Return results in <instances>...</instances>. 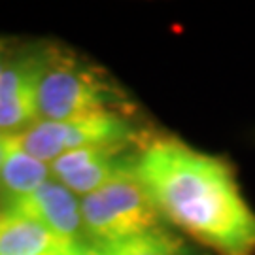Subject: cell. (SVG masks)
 <instances>
[{"mask_svg":"<svg viewBox=\"0 0 255 255\" xmlns=\"http://www.w3.org/2000/svg\"><path fill=\"white\" fill-rule=\"evenodd\" d=\"M44 72V51L25 53L8 61L0 78V130L21 134L38 116V89Z\"/></svg>","mask_w":255,"mask_h":255,"instance_id":"5","label":"cell"},{"mask_svg":"<svg viewBox=\"0 0 255 255\" xmlns=\"http://www.w3.org/2000/svg\"><path fill=\"white\" fill-rule=\"evenodd\" d=\"M130 142L97 144L72 149L49 163L51 178L66 185L78 197L101 189L116 174L132 161L134 155H125Z\"/></svg>","mask_w":255,"mask_h":255,"instance_id":"6","label":"cell"},{"mask_svg":"<svg viewBox=\"0 0 255 255\" xmlns=\"http://www.w3.org/2000/svg\"><path fill=\"white\" fill-rule=\"evenodd\" d=\"M99 248L106 255H195L183 238L163 227Z\"/></svg>","mask_w":255,"mask_h":255,"instance_id":"10","label":"cell"},{"mask_svg":"<svg viewBox=\"0 0 255 255\" xmlns=\"http://www.w3.org/2000/svg\"><path fill=\"white\" fill-rule=\"evenodd\" d=\"M19 147L44 163H53L72 149L97 144L130 142L132 130L127 119L116 112L95 114L68 121L40 119L25 132L15 134Z\"/></svg>","mask_w":255,"mask_h":255,"instance_id":"4","label":"cell"},{"mask_svg":"<svg viewBox=\"0 0 255 255\" xmlns=\"http://www.w3.org/2000/svg\"><path fill=\"white\" fill-rule=\"evenodd\" d=\"M8 136H9V134H6L4 130H0V144H2V142H6V140H8Z\"/></svg>","mask_w":255,"mask_h":255,"instance_id":"14","label":"cell"},{"mask_svg":"<svg viewBox=\"0 0 255 255\" xmlns=\"http://www.w3.org/2000/svg\"><path fill=\"white\" fill-rule=\"evenodd\" d=\"M136 174L159 214L218 255H255V212L233 166L178 138H155Z\"/></svg>","mask_w":255,"mask_h":255,"instance_id":"1","label":"cell"},{"mask_svg":"<svg viewBox=\"0 0 255 255\" xmlns=\"http://www.w3.org/2000/svg\"><path fill=\"white\" fill-rule=\"evenodd\" d=\"M83 231L104 246L163 227L161 214L136 174V155L101 189L80 197Z\"/></svg>","mask_w":255,"mask_h":255,"instance_id":"3","label":"cell"},{"mask_svg":"<svg viewBox=\"0 0 255 255\" xmlns=\"http://www.w3.org/2000/svg\"><path fill=\"white\" fill-rule=\"evenodd\" d=\"M68 255H106L99 246L91 242H78L68 250Z\"/></svg>","mask_w":255,"mask_h":255,"instance_id":"11","label":"cell"},{"mask_svg":"<svg viewBox=\"0 0 255 255\" xmlns=\"http://www.w3.org/2000/svg\"><path fill=\"white\" fill-rule=\"evenodd\" d=\"M6 206L34 219L55 237L66 242H85L80 197L57 180H49L36 191L6 201Z\"/></svg>","mask_w":255,"mask_h":255,"instance_id":"7","label":"cell"},{"mask_svg":"<svg viewBox=\"0 0 255 255\" xmlns=\"http://www.w3.org/2000/svg\"><path fill=\"white\" fill-rule=\"evenodd\" d=\"M72 244L15 210H0V255H49Z\"/></svg>","mask_w":255,"mask_h":255,"instance_id":"8","label":"cell"},{"mask_svg":"<svg viewBox=\"0 0 255 255\" xmlns=\"http://www.w3.org/2000/svg\"><path fill=\"white\" fill-rule=\"evenodd\" d=\"M49 180H51L49 163L40 161L27 153L23 147H19L17 138L13 134V142L0 170V193L6 197V201L19 199L36 191L38 187H42Z\"/></svg>","mask_w":255,"mask_h":255,"instance_id":"9","label":"cell"},{"mask_svg":"<svg viewBox=\"0 0 255 255\" xmlns=\"http://www.w3.org/2000/svg\"><path fill=\"white\" fill-rule=\"evenodd\" d=\"M127 102L102 68L72 51H44V72L38 89V116L44 121H68L116 112Z\"/></svg>","mask_w":255,"mask_h":255,"instance_id":"2","label":"cell"},{"mask_svg":"<svg viewBox=\"0 0 255 255\" xmlns=\"http://www.w3.org/2000/svg\"><path fill=\"white\" fill-rule=\"evenodd\" d=\"M6 61H4V57H2V53H0V78H2V74H4V70H6Z\"/></svg>","mask_w":255,"mask_h":255,"instance_id":"12","label":"cell"},{"mask_svg":"<svg viewBox=\"0 0 255 255\" xmlns=\"http://www.w3.org/2000/svg\"><path fill=\"white\" fill-rule=\"evenodd\" d=\"M72 246H74V244H72ZM72 246H68L66 250H61V252H55V254H49V255H68V250H70Z\"/></svg>","mask_w":255,"mask_h":255,"instance_id":"13","label":"cell"}]
</instances>
